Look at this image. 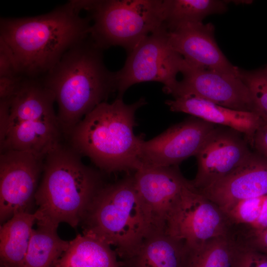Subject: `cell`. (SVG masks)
<instances>
[{"label":"cell","mask_w":267,"mask_h":267,"mask_svg":"<svg viewBox=\"0 0 267 267\" xmlns=\"http://www.w3.org/2000/svg\"><path fill=\"white\" fill-rule=\"evenodd\" d=\"M73 0L43 15L1 18L0 38L12 50L21 76L39 79L65 52L89 35L91 19L80 15Z\"/></svg>","instance_id":"1"},{"label":"cell","mask_w":267,"mask_h":267,"mask_svg":"<svg viewBox=\"0 0 267 267\" xmlns=\"http://www.w3.org/2000/svg\"><path fill=\"white\" fill-rule=\"evenodd\" d=\"M101 51L89 36L39 78L53 93L61 131L68 136L86 115L117 91L116 72L106 67Z\"/></svg>","instance_id":"2"},{"label":"cell","mask_w":267,"mask_h":267,"mask_svg":"<svg viewBox=\"0 0 267 267\" xmlns=\"http://www.w3.org/2000/svg\"><path fill=\"white\" fill-rule=\"evenodd\" d=\"M145 104L143 98L127 104L120 97L111 103H100L70 134L72 148L106 173L138 170L144 140L134 133L135 114Z\"/></svg>","instance_id":"3"},{"label":"cell","mask_w":267,"mask_h":267,"mask_svg":"<svg viewBox=\"0 0 267 267\" xmlns=\"http://www.w3.org/2000/svg\"><path fill=\"white\" fill-rule=\"evenodd\" d=\"M43 173L35 196L37 225L58 227L65 222L76 227L105 185L100 174L60 143L44 156Z\"/></svg>","instance_id":"4"},{"label":"cell","mask_w":267,"mask_h":267,"mask_svg":"<svg viewBox=\"0 0 267 267\" xmlns=\"http://www.w3.org/2000/svg\"><path fill=\"white\" fill-rule=\"evenodd\" d=\"M81 223L83 234L113 246L122 259L132 254L154 230L133 175L105 184L92 201Z\"/></svg>","instance_id":"5"},{"label":"cell","mask_w":267,"mask_h":267,"mask_svg":"<svg viewBox=\"0 0 267 267\" xmlns=\"http://www.w3.org/2000/svg\"><path fill=\"white\" fill-rule=\"evenodd\" d=\"M89 13L93 23L89 37L98 48L120 46L131 52L146 37L162 26L164 0H76Z\"/></svg>","instance_id":"6"},{"label":"cell","mask_w":267,"mask_h":267,"mask_svg":"<svg viewBox=\"0 0 267 267\" xmlns=\"http://www.w3.org/2000/svg\"><path fill=\"white\" fill-rule=\"evenodd\" d=\"M184 63L171 47L168 31L163 24L128 53L124 66L116 72L117 97L122 98L132 86L145 82L161 83L164 91L172 94Z\"/></svg>","instance_id":"7"},{"label":"cell","mask_w":267,"mask_h":267,"mask_svg":"<svg viewBox=\"0 0 267 267\" xmlns=\"http://www.w3.org/2000/svg\"><path fill=\"white\" fill-rule=\"evenodd\" d=\"M166 232L196 249L212 239L230 236L231 227L225 213L189 180L171 209Z\"/></svg>","instance_id":"8"},{"label":"cell","mask_w":267,"mask_h":267,"mask_svg":"<svg viewBox=\"0 0 267 267\" xmlns=\"http://www.w3.org/2000/svg\"><path fill=\"white\" fill-rule=\"evenodd\" d=\"M44 156L13 150L0 151V220L29 212L43 173Z\"/></svg>","instance_id":"9"},{"label":"cell","mask_w":267,"mask_h":267,"mask_svg":"<svg viewBox=\"0 0 267 267\" xmlns=\"http://www.w3.org/2000/svg\"><path fill=\"white\" fill-rule=\"evenodd\" d=\"M172 95L191 96L234 110L254 112L249 90L239 75L193 66L185 61Z\"/></svg>","instance_id":"10"},{"label":"cell","mask_w":267,"mask_h":267,"mask_svg":"<svg viewBox=\"0 0 267 267\" xmlns=\"http://www.w3.org/2000/svg\"><path fill=\"white\" fill-rule=\"evenodd\" d=\"M216 130L213 124L196 117L172 126L143 141L139 154L141 167L178 166L196 156Z\"/></svg>","instance_id":"11"},{"label":"cell","mask_w":267,"mask_h":267,"mask_svg":"<svg viewBox=\"0 0 267 267\" xmlns=\"http://www.w3.org/2000/svg\"><path fill=\"white\" fill-rule=\"evenodd\" d=\"M138 193L151 217L154 230L166 231L170 213L187 180L178 166L141 167L133 175Z\"/></svg>","instance_id":"12"},{"label":"cell","mask_w":267,"mask_h":267,"mask_svg":"<svg viewBox=\"0 0 267 267\" xmlns=\"http://www.w3.org/2000/svg\"><path fill=\"white\" fill-rule=\"evenodd\" d=\"M197 190L223 212L240 201L267 195V159L252 152L231 173Z\"/></svg>","instance_id":"13"},{"label":"cell","mask_w":267,"mask_h":267,"mask_svg":"<svg viewBox=\"0 0 267 267\" xmlns=\"http://www.w3.org/2000/svg\"><path fill=\"white\" fill-rule=\"evenodd\" d=\"M251 153L247 142L236 134L216 129L195 156L197 171L190 182L197 190L203 189L231 173Z\"/></svg>","instance_id":"14"},{"label":"cell","mask_w":267,"mask_h":267,"mask_svg":"<svg viewBox=\"0 0 267 267\" xmlns=\"http://www.w3.org/2000/svg\"><path fill=\"white\" fill-rule=\"evenodd\" d=\"M214 31L210 23H187L168 31L169 43L191 65L239 75V68L229 62L218 46Z\"/></svg>","instance_id":"15"},{"label":"cell","mask_w":267,"mask_h":267,"mask_svg":"<svg viewBox=\"0 0 267 267\" xmlns=\"http://www.w3.org/2000/svg\"><path fill=\"white\" fill-rule=\"evenodd\" d=\"M8 104H0V137L17 123L57 117L53 108L55 97L40 79L25 78Z\"/></svg>","instance_id":"16"},{"label":"cell","mask_w":267,"mask_h":267,"mask_svg":"<svg viewBox=\"0 0 267 267\" xmlns=\"http://www.w3.org/2000/svg\"><path fill=\"white\" fill-rule=\"evenodd\" d=\"M165 103L172 111L187 113L243 134L251 145L256 132L264 122L254 112L234 110L194 96L176 97L166 100Z\"/></svg>","instance_id":"17"},{"label":"cell","mask_w":267,"mask_h":267,"mask_svg":"<svg viewBox=\"0 0 267 267\" xmlns=\"http://www.w3.org/2000/svg\"><path fill=\"white\" fill-rule=\"evenodd\" d=\"M188 255L183 241L166 231L153 230L119 263L123 267H186Z\"/></svg>","instance_id":"18"},{"label":"cell","mask_w":267,"mask_h":267,"mask_svg":"<svg viewBox=\"0 0 267 267\" xmlns=\"http://www.w3.org/2000/svg\"><path fill=\"white\" fill-rule=\"evenodd\" d=\"M61 130L57 117L20 122L0 137V151L13 150L45 155L59 143Z\"/></svg>","instance_id":"19"},{"label":"cell","mask_w":267,"mask_h":267,"mask_svg":"<svg viewBox=\"0 0 267 267\" xmlns=\"http://www.w3.org/2000/svg\"><path fill=\"white\" fill-rule=\"evenodd\" d=\"M36 222L35 213L22 212L14 214L0 226V267H22Z\"/></svg>","instance_id":"20"},{"label":"cell","mask_w":267,"mask_h":267,"mask_svg":"<svg viewBox=\"0 0 267 267\" xmlns=\"http://www.w3.org/2000/svg\"><path fill=\"white\" fill-rule=\"evenodd\" d=\"M111 246L95 237L78 234L70 241L55 267H121Z\"/></svg>","instance_id":"21"},{"label":"cell","mask_w":267,"mask_h":267,"mask_svg":"<svg viewBox=\"0 0 267 267\" xmlns=\"http://www.w3.org/2000/svg\"><path fill=\"white\" fill-rule=\"evenodd\" d=\"M57 227L39 225L33 229L22 267H55L69 246Z\"/></svg>","instance_id":"22"},{"label":"cell","mask_w":267,"mask_h":267,"mask_svg":"<svg viewBox=\"0 0 267 267\" xmlns=\"http://www.w3.org/2000/svg\"><path fill=\"white\" fill-rule=\"evenodd\" d=\"M235 239L267 228V194L240 201L224 212Z\"/></svg>","instance_id":"23"},{"label":"cell","mask_w":267,"mask_h":267,"mask_svg":"<svg viewBox=\"0 0 267 267\" xmlns=\"http://www.w3.org/2000/svg\"><path fill=\"white\" fill-rule=\"evenodd\" d=\"M163 24L168 31L187 23L202 22L207 16L222 13L226 2L217 0H165Z\"/></svg>","instance_id":"24"},{"label":"cell","mask_w":267,"mask_h":267,"mask_svg":"<svg viewBox=\"0 0 267 267\" xmlns=\"http://www.w3.org/2000/svg\"><path fill=\"white\" fill-rule=\"evenodd\" d=\"M235 251L230 237L212 239L196 249L189 248L186 267H233Z\"/></svg>","instance_id":"25"},{"label":"cell","mask_w":267,"mask_h":267,"mask_svg":"<svg viewBox=\"0 0 267 267\" xmlns=\"http://www.w3.org/2000/svg\"><path fill=\"white\" fill-rule=\"evenodd\" d=\"M239 76L249 90L254 112L267 123V69L247 71L239 68Z\"/></svg>","instance_id":"26"},{"label":"cell","mask_w":267,"mask_h":267,"mask_svg":"<svg viewBox=\"0 0 267 267\" xmlns=\"http://www.w3.org/2000/svg\"><path fill=\"white\" fill-rule=\"evenodd\" d=\"M235 242L233 267H267V255L248 246Z\"/></svg>","instance_id":"27"},{"label":"cell","mask_w":267,"mask_h":267,"mask_svg":"<svg viewBox=\"0 0 267 267\" xmlns=\"http://www.w3.org/2000/svg\"><path fill=\"white\" fill-rule=\"evenodd\" d=\"M20 75L13 52L6 43L0 38V77Z\"/></svg>","instance_id":"28"},{"label":"cell","mask_w":267,"mask_h":267,"mask_svg":"<svg viewBox=\"0 0 267 267\" xmlns=\"http://www.w3.org/2000/svg\"><path fill=\"white\" fill-rule=\"evenodd\" d=\"M235 242L267 255V228L238 239Z\"/></svg>","instance_id":"29"},{"label":"cell","mask_w":267,"mask_h":267,"mask_svg":"<svg viewBox=\"0 0 267 267\" xmlns=\"http://www.w3.org/2000/svg\"><path fill=\"white\" fill-rule=\"evenodd\" d=\"M25 77H0V100L10 99L16 93Z\"/></svg>","instance_id":"30"},{"label":"cell","mask_w":267,"mask_h":267,"mask_svg":"<svg viewBox=\"0 0 267 267\" xmlns=\"http://www.w3.org/2000/svg\"><path fill=\"white\" fill-rule=\"evenodd\" d=\"M252 145L256 153L267 159V123L263 122L256 132Z\"/></svg>","instance_id":"31"},{"label":"cell","mask_w":267,"mask_h":267,"mask_svg":"<svg viewBox=\"0 0 267 267\" xmlns=\"http://www.w3.org/2000/svg\"><path fill=\"white\" fill-rule=\"evenodd\" d=\"M266 67V69H267V66L266 67Z\"/></svg>","instance_id":"32"}]
</instances>
